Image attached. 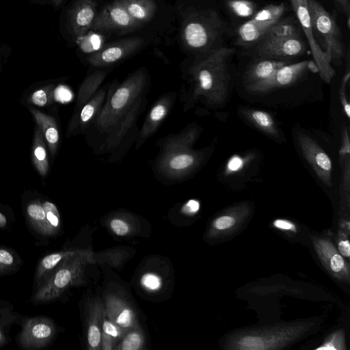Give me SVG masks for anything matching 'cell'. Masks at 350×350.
Here are the masks:
<instances>
[{"label":"cell","instance_id":"cell-1","mask_svg":"<svg viewBox=\"0 0 350 350\" xmlns=\"http://www.w3.org/2000/svg\"><path fill=\"white\" fill-rule=\"evenodd\" d=\"M235 50L222 46L205 55L191 68L192 97L202 99L211 107L225 105L228 97L230 75L228 62Z\"/></svg>","mask_w":350,"mask_h":350},{"label":"cell","instance_id":"cell-2","mask_svg":"<svg viewBox=\"0 0 350 350\" xmlns=\"http://www.w3.org/2000/svg\"><path fill=\"white\" fill-rule=\"evenodd\" d=\"M146 86V74L140 69L116 89L109 88L105 102L95 118L96 129L101 133H109L136 102L145 96Z\"/></svg>","mask_w":350,"mask_h":350},{"label":"cell","instance_id":"cell-3","mask_svg":"<svg viewBox=\"0 0 350 350\" xmlns=\"http://www.w3.org/2000/svg\"><path fill=\"white\" fill-rule=\"evenodd\" d=\"M194 16L185 25L183 37L187 46L193 50L206 52V55L224 46L228 24L214 10H207Z\"/></svg>","mask_w":350,"mask_h":350},{"label":"cell","instance_id":"cell-4","mask_svg":"<svg viewBox=\"0 0 350 350\" xmlns=\"http://www.w3.org/2000/svg\"><path fill=\"white\" fill-rule=\"evenodd\" d=\"M307 4L316 40L331 63L340 65L347 50L335 18L317 1L307 0Z\"/></svg>","mask_w":350,"mask_h":350},{"label":"cell","instance_id":"cell-5","mask_svg":"<svg viewBox=\"0 0 350 350\" xmlns=\"http://www.w3.org/2000/svg\"><path fill=\"white\" fill-rule=\"evenodd\" d=\"M286 10V3L269 4L242 23L237 31L235 43L237 45L250 49L254 46L279 21Z\"/></svg>","mask_w":350,"mask_h":350},{"label":"cell","instance_id":"cell-6","mask_svg":"<svg viewBox=\"0 0 350 350\" xmlns=\"http://www.w3.org/2000/svg\"><path fill=\"white\" fill-rule=\"evenodd\" d=\"M206 155V151L191 148L165 152L157 163V170L166 178H185L202 165Z\"/></svg>","mask_w":350,"mask_h":350},{"label":"cell","instance_id":"cell-7","mask_svg":"<svg viewBox=\"0 0 350 350\" xmlns=\"http://www.w3.org/2000/svg\"><path fill=\"white\" fill-rule=\"evenodd\" d=\"M289 1L303 34L306 38L312 55V60L318 68L319 73L322 79L329 83L336 72L328 57L321 49L313 34L307 0H289Z\"/></svg>","mask_w":350,"mask_h":350},{"label":"cell","instance_id":"cell-8","mask_svg":"<svg viewBox=\"0 0 350 350\" xmlns=\"http://www.w3.org/2000/svg\"><path fill=\"white\" fill-rule=\"evenodd\" d=\"M307 43L303 36L284 38L269 42L257 44L250 49L254 58H263L291 62L303 55Z\"/></svg>","mask_w":350,"mask_h":350},{"label":"cell","instance_id":"cell-9","mask_svg":"<svg viewBox=\"0 0 350 350\" xmlns=\"http://www.w3.org/2000/svg\"><path fill=\"white\" fill-rule=\"evenodd\" d=\"M297 144L301 154L319 179L325 185H332V163L329 155L308 134L298 131Z\"/></svg>","mask_w":350,"mask_h":350},{"label":"cell","instance_id":"cell-10","mask_svg":"<svg viewBox=\"0 0 350 350\" xmlns=\"http://www.w3.org/2000/svg\"><path fill=\"white\" fill-rule=\"evenodd\" d=\"M291 62L254 58L243 75L245 89L252 93L267 92L268 85L274 74L279 68Z\"/></svg>","mask_w":350,"mask_h":350},{"label":"cell","instance_id":"cell-11","mask_svg":"<svg viewBox=\"0 0 350 350\" xmlns=\"http://www.w3.org/2000/svg\"><path fill=\"white\" fill-rule=\"evenodd\" d=\"M284 327V329H273L263 331L252 332L239 335L231 343V348L237 349H261L263 342L268 339L269 349H274L275 346L283 345L291 340L295 329Z\"/></svg>","mask_w":350,"mask_h":350},{"label":"cell","instance_id":"cell-12","mask_svg":"<svg viewBox=\"0 0 350 350\" xmlns=\"http://www.w3.org/2000/svg\"><path fill=\"white\" fill-rule=\"evenodd\" d=\"M138 25L127 12L123 0H116L96 15L90 28L95 31L124 30Z\"/></svg>","mask_w":350,"mask_h":350},{"label":"cell","instance_id":"cell-13","mask_svg":"<svg viewBox=\"0 0 350 350\" xmlns=\"http://www.w3.org/2000/svg\"><path fill=\"white\" fill-rule=\"evenodd\" d=\"M143 42L144 40L139 37L120 40L94 52L88 59L94 66H108L133 54L141 47Z\"/></svg>","mask_w":350,"mask_h":350},{"label":"cell","instance_id":"cell-14","mask_svg":"<svg viewBox=\"0 0 350 350\" xmlns=\"http://www.w3.org/2000/svg\"><path fill=\"white\" fill-rule=\"evenodd\" d=\"M55 334L53 322L46 317H36L27 320L19 336V344L27 349L42 348Z\"/></svg>","mask_w":350,"mask_h":350},{"label":"cell","instance_id":"cell-15","mask_svg":"<svg viewBox=\"0 0 350 350\" xmlns=\"http://www.w3.org/2000/svg\"><path fill=\"white\" fill-rule=\"evenodd\" d=\"M175 94L170 93L161 97L148 114L137 137L135 148L138 149L152 136L172 109Z\"/></svg>","mask_w":350,"mask_h":350},{"label":"cell","instance_id":"cell-16","mask_svg":"<svg viewBox=\"0 0 350 350\" xmlns=\"http://www.w3.org/2000/svg\"><path fill=\"white\" fill-rule=\"evenodd\" d=\"M96 0H77L69 11L68 21L72 33L83 36L96 17Z\"/></svg>","mask_w":350,"mask_h":350},{"label":"cell","instance_id":"cell-17","mask_svg":"<svg viewBox=\"0 0 350 350\" xmlns=\"http://www.w3.org/2000/svg\"><path fill=\"white\" fill-rule=\"evenodd\" d=\"M241 117L252 126L271 139L280 142L281 135L273 118L265 111L241 107L239 110Z\"/></svg>","mask_w":350,"mask_h":350},{"label":"cell","instance_id":"cell-18","mask_svg":"<svg viewBox=\"0 0 350 350\" xmlns=\"http://www.w3.org/2000/svg\"><path fill=\"white\" fill-rule=\"evenodd\" d=\"M315 247L319 255L332 273L342 278L349 277L347 264L330 242L325 240H317L315 241Z\"/></svg>","mask_w":350,"mask_h":350},{"label":"cell","instance_id":"cell-19","mask_svg":"<svg viewBox=\"0 0 350 350\" xmlns=\"http://www.w3.org/2000/svg\"><path fill=\"white\" fill-rule=\"evenodd\" d=\"M308 60L287 64L279 68L268 85L267 92L278 88L293 85L307 71Z\"/></svg>","mask_w":350,"mask_h":350},{"label":"cell","instance_id":"cell-20","mask_svg":"<svg viewBox=\"0 0 350 350\" xmlns=\"http://www.w3.org/2000/svg\"><path fill=\"white\" fill-rule=\"evenodd\" d=\"M201 129L196 124H189L178 135L161 139L157 145L163 153L191 148L200 135Z\"/></svg>","mask_w":350,"mask_h":350},{"label":"cell","instance_id":"cell-21","mask_svg":"<svg viewBox=\"0 0 350 350\" xmlns=\"http://www.w3.org/2000/svg\"><path fill=\"white\" fill-rule=\"evenodd\" d=\"M144 100V97L138 100L120 122L108 133L109 135L106 139V146L108 148L118 145L126 135L129 131L135 124L136 120L142 111Z\"/></svg>","mask_w":350,"mask_h":350},{"label":"cell","instance_id":"cell-22","mask_svg":"<svg viewBox=\"0 0 350 350\" xmlns=\"http://www.w3.org/2000/svg\"><path fill=\"white\" fill-rule=\"evenodd\" d=\"M107 90L100 89L95 95L81 107L79 124L81 129H85L97 116L105 102Z\"/></svg>","mask_w":350,"mask_h":350},{"label":"cell","instance_id":"cell-23","mask_svg":"<svg viewBox=\"0 0 350 350\" xmlns=\"http://www.w3.org/2000/svg\"><path fill=\"white\" fill-rule=\"evenodd\" d=\"M129 14L138 23L148 21L157 10L153 0H123Z\"/></svg>","mask_w":350,"mask_h":350},{"label":"cell","instance_id":"cell-24","mask_svg":"<svg viewBox=\"0 0 350 350\" xmlns=\"http://www.w3.org/2000/svg\"><path fill=\"white\" fill-rule=\"evenodd\" d=\"M28 220L33 228L43 236L53 235L42 204L34 201L28 204L26 208Z\"/></svg>","mask_w":350,"mask_h":350},{"label":"cell","instance_id":"cell-25","mask_svg":"<svg viewBox=\"0 0 350 350\" xmlns=\"http://www.w3.org/2000/svg\"><path fill=\"white\" fill-rule=\"evenodd\" d=\"M107 75V72L97 70L85 78L78 94L77 103L80 108L95 95Z\"/></svg>","mask_w":350,"mask_h":350},{"label":"cell","instance_id":"cell-26","mask_svg":"<svg viewBox=\"0 0 350 350\" xmlns=\"http://www.w3.org/2000/svg\"><path fill=\"white\" fill-rule=\"evenodd\" d=\"M226 7L230 14L245 22L258 12V7L251 0H226Z\"/></svg>","mask_w":350,"mask_h":350},{"label":"cell","instance_id":"cell-27","mask_svg":"<svg viewBox=\"0 0 350 350\" xmlns=\"http://www.w3.org/2000/svg\"><path fill=\"white\" fill-rule=\"evenodd\" d=\"M68 253L56 252L44 256L39 262L35 275V281L40 286L46 280L57 265L67 257Z\"/></svg>","mask_w":350,"mask_h":350},{"label":"cell","instance_id":"cell-28","mask_svg":"<svg viewBox=\"0 0 350 350\" xmlns=\"http://www.w3.org/2000/svg\"><path fill=\"white\" fill-rule=\"evenodd\" d=\"M31 111L38 123L42 129L46 141L51 148L54 149L59 140V133L55 124V122L51 117L42 114L35 109H32Z\"/></svg>","mask_w":350,"mask_h":350},{"label":"cell","instance_id":"cell-29","mask_svg":"<svg viewBox=\"0 0 350 350\" xmlns=\"http://www.w3.org/2000/svg\"><path fill=\"white\" fill-rule=\"evenodd\" d=\"M21 263V259L16 252L10 249L0 246V275L10 273Z\"/></svg>","mask_w":350,"mask_h":350},{"label":"cell","instance_id":"cell-30","mask_svg":"<svg viewBox=\"0 0 350 350\" xmlns=\"http://www.w3.org/2000/svg\"><path fill=\"white\" fill-rule=\"evenodd\" d=\"M346 70L341 80L340 88V100L344 112L347 118H350V104L347 94V86L349 83L350 77V68H349V49L346 51Z\"/></svg>","mask_w":350,"mask_h":350},{"label":"cell","instance_id":"cell-31","mask_svg":"<svg viewBox=\"0 0 350 350\" xmlns=\"http://www.w3.org/2000/svg\"><path fill=\"white\" fill-rule=\"evenodd\" d=\"M47 221L53 234L59 227V214L56 206L51 202L45 201L42 204Z\"/></svg>","mask_w":350,"mask_h":350},{"label":"cell","instance_id":"cell-32","mask_svg":"<svg viewBox=\"0 0 350 350\" xmlns=\"http://www.w3.org/2000/svg\"><path fill=\"white\" fill-rule=\"evenodd\" d=\"M36 142L33 150L35 163L41 174L45 175L48 169L46 150L40 140Z\"/></svg>","mask_w":350,"mask_h":350},{"label":"cell","instance_id":"cell-33","mask_svg":"<svg viewBox=\"0 0 350 350\" xmlns=\"http://www.w3.org/2000/svg\"><path fill=\"white\" fill-rule=\"evenodd\" d=\"M349 160H350L349 134L347 127L345 126L342 130L341 145L339 150L340 165H342Z\"/></svg>","mask_w":350,"mask_h":350},{"label":"cell","instance_id":"cell-34","mask_svg":"<svg viewBox=\"0 0 350 350\" xmlns=\"http://www.w3.org/2000/svg\"><path fill=\"white\" fill-rule=\"evenodd\" d=\"M344 338L341 333L334 334L323 345L317 349H343Z\"/></svg>","mask_w":350,"mask_h":350},{"label":"cell","instance_id":"cell-35","mask_svg":"<svg viewBox=\"0 0 350 350\" xmlns=\"http://www.w3.org/2000/svg\"><path fill=\"white\" fill-rule=\"evenodd\" d=\"M236 223V218L231 214H226L217 217L213 222L215 228L225 230L231 228Z\"/></svg>","mask_w":350,"mask_h":350},{"label":"cell","instance_id":"cell-36","mask_svg":"<svg viewBox=\"0 0 350 350\" xmlns=\"http://www.w3.org/2000/svg\"><path fill=\"white\" fill-rule=\"evenodd\" d=\"M141 345V337L137 333H131L122 342V349L124 350H136Z\"/></svg>","mask_w":350,"mask_h":350},{"label":"cell","instance_id":"cell-37","mask_svg":"<svg viewBox=\"0 0 350 350\" xmlns=\"http://www.w3.org/2000/svg\"><path fill=\"white\" fill-rule=\"evenodd\" d=\"M341 168V189L349 196L350 187V160L345 162Z\"/></svg>","mask_w":350,"mask_h":350},{"label":"cell","instance_id":"cell-38","mask_svg":"<svg viewBox=\"0 0 350 350\" xmlns=\"http://www.w3.org/2000/svg\"><path fill=\"white\" fill-rule=\"evenodd\" d=\"M141 282L145 287L151 290L158 289L161 286L160 278L153 273L144 274Z\"/></svg>","mask_w":350,"mask_h":350},{"label":"cell","instance_id":"cell-39","mask_svg":"<svg viewBox=\"0 0 350 350\" xmlns=\"http://www.w3.org/2000/svg\"><path fill=\"white\" fill-rule=\"evenodd\" d=\"M88 340L89 345L92 347H97L100 343V333L98 328L94 325H92L89 327Z\"/></svg>","mask_w":350,"mask_h":350},{"label":"cell","instance_id":"cell-40","mask_svg":"<svg viewBox=\"0 0 350 350\" xmlns=\"http://www.w3.org/2000/svg\"><path fill=\"white\" fill-rule=\"evenodd\" d=\"M112 230L118 235H124L129 232L127 224L119 219H114L110 223Z\"/></svg>","mask_w":350,"mask_h":350},{"label":"cell","instance_id":"cell-41","mask_svg":"<svg viewBox=\"0 0 350 350\" xmlns=\"http://www.w3.org/2000/svg\"><path fill=\"white\" fill-rule=\"evenodd\" d=\"M54 96L56 100L62 103L68 102L72 98L70 90L64 85L58 86L54 92Z\"/></svg>","mask_w":350,"mask_h":350},{"label":"cell","instance_id":"cell-42","mask_svg":"<svg viewBox=\"0 0 350 350\" xmlns=\"http://www.w3.org/2000/svg\"><path fill=\"white\" fill-rule=\"evenodd\" d=\"M273 226L277 228L278 229L282 230H286V231H291V232H296V226L295 225L292 223L291 221L286 220V219H275L273 221Z\"/></svg>","mask_w":350,"mask_h":350},{"label":"cell","instance_id":"cell-43","mask_svg":"<svg viewBox=\"0 0 350 350\" xmlns=\"http://www.w3.org/2000/svg\"><path fill=\"white\" fill-rule=\"evenodd\" d=\"M33 103L39 106L43 107L47 103V95L44 90H36L31 96Z\"/></svg>","mask_w":350,"mask_h":350},{"label":"cell","instance_id":"cell-44","mask_svg":"<svg viewBox=\"0 0 350 350\" xmlns=\"http://www.w3.org/2000/svg\"><path fill=\"white\" fill-rule=\"evenodd\" d=\"M116 323L124 327L129 326L131 323V311L129 309L123 310L117 317Z\"/></svg>","mask_w":350,"mask_h":350},{"label":"cell","instance_id":"cell-45","mask_svg":"<svg viewBox=\"0 0 350 350\" xmlns=\"http://www.w3.org/2000/svg\"><path fill=\"white\" fill-rule=\"evenodd\" d=\"M333 1L334 2L339 11L345 14L348 18V21H349L350 0H333Z\"/></svg>","mask_w":350,"mask_h":350},{"label":"cell","instance_id":"cell-46","mask_svg":"<svg viewBox=\"0 0 350 350\" xmlns=\"http://www.w3.org/2000/svg\"><path fill=\"white\" fill-rule=\"evenodd\" d=\"M338 252L345 257L350 256V244L347 239L340 240L338 243Z\"/></svg>","mask_w":350,"mask_h":350},{"label":"cell","instance_id":"cell-47","mask_svg":"<svg viewBox=\"0 0 350 350\" xmlns=\"http://www.w3.org/2000/svg\"><path fill=\"white\" fill-rule=\"evenodd\" d=\"M103 329L105 334L111 336L116 337L118 335L116 327L109 321L104 322Z\"/></svg>","mask_w":350,"mask_h":350},{"label":"cell","instance_id":"cell-48","mask_svg":"<svg viewBox=\"0 0 350 350\" xmlns=\"http://www.w3.org/2000/svg\"><path fill=\"white\" fill-rule=\"evenodd\" d=\"M200 208L199 203L195 200H190L184 207V211L189 213H196Z\"/></svg>","mask_w":350,"mask_h":350},{"label":"cell","instance_id":"cell-49","mask_svg":"<svg viewBox=\"0 0 350 350\" xmlns=\"http://www.w3.org/2000/svg\"><path fill=\"white\" fill-rule=\"evenodd\" d=\"M308 68L309 71H311L314 73L319 72L318 68L313 60H308Z\"/></svg>","mask_w":350,"mask_h":350},{"label":"cell","instance_id":"cell-50","mask_svg":"<svg viewBox=\"0 0 350 350\" xmlns=\"http://www.w3.org/2000/svg\"><path fill=\"white\" fill-rule=\"evenodd\" d=\"M6 218L0 212V228H3L6 225Z\"/></svg>","mask_w":350,"mask_h":350},{"label":"cell","instance_id":"cell-51","mask_svg":"<svg viewBox=\"0 0 350 350\" xmlns=\"http://www.w3.org/2000/svg\"><path fill=\"white\" fill-rule=\"evenodd\" d=\"M5 343V338L3 333L0 329V346L3 345Z\"/></svg>","mask_w":350,"mask_h":350},{"label":"cell","instance_id":"cell-52","mask_svg":"<svg viewBox=\"0 0 350 350\" xmlns=\"http://www.w3.org/2000/svg\"><path fill=\"white\" fill-rule=\"evenodd\" d=\"M52 1H53V5H58L59 3H61L62 0H52Z\"/></svg>","mask_w":350,"mask_h":350},{"label":"cell","instance_id":"cell-53","mask_svg":"<svg viewBox=\"0 0 350 350\" xmlns=\"http://www.w3.org/2000/svg\"><path fill=\"white\" fill-rule=\"evenodd\" d=\"M37 1H40V0H37Z\"/></svg>","mask_w":350,"mask_h":350}]
</instances>
